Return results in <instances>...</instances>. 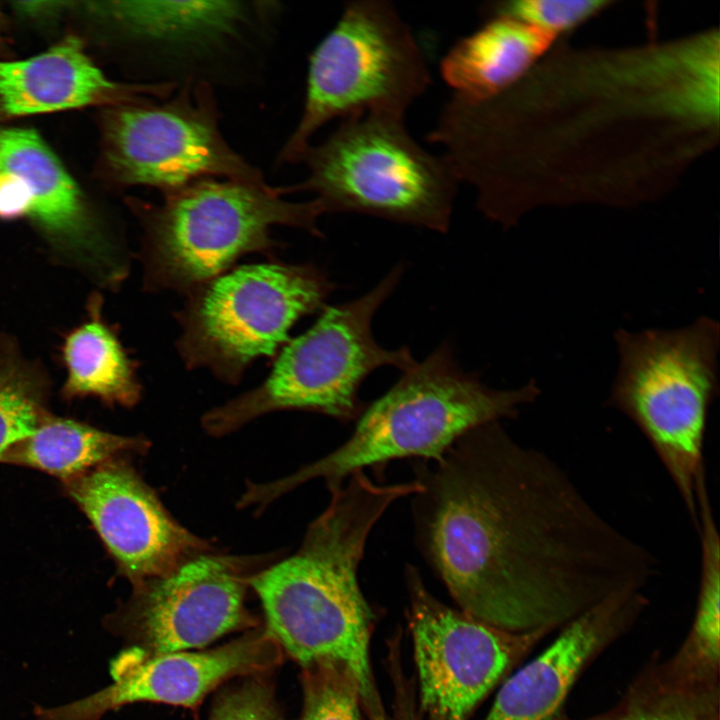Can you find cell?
I'll return each instance as SVG.
<instances>
[{
	"mask_svg": "<svg viewBox=\"0 0 720 720\" xmlns=\"http://www.w3.org/2000/svg\"><path fill=\"white\" fill-rule=\"evenodd\" d=\"M33 204L31 189L24 178L9 172H0V218L15 219L29 216Z\"/></svg>",
	"mask_w": 720,
	"mask_h": 720,
	"instance_id": "cell-28",
	"label": "cell"
},
{
	"mask_svg": "<svg viewBox=\"0 0 720 720\" xmlns=\"http://www.w3.org/2000/svg\"><path fill=\"white\" fill-rule=\"evenodd\" d=\"M255 560L199 555L170 574L134 587L115 618L143 655L203 647L255 619L245 592Z\"/></svg>",
	"mask_w": 720,
	"mask_h": 720,
	"instance_id": "cell-13",
	"label": "cell"
},
{
	"mask_svg": "<svg viewBox=\"0 0 720 720\" xmlns=\"http://www.w3.org/2000/svg\"><path fill=\"white\" fill-rule=\"evenodd\" d=\"M290 193L291 185L206 178L164 194L160 203L131 199L144 234L145 287L188 294L247 253L272 254L280 246L273 226L321 236V203L288 201Z\"/></svg>",
	"mask_w": 720,
	"mask_h": 720,
	"instance_id": "cell-4",
	"label": "cell"
},
{
	"mask_svg": "<svg viewBox=\"0 0 720 720\" xmlns=\"http://www.w3.org/2000/svg\"><path fill=\"white\" fill-rule=\"evenodd\" d=\"M405 577L421 720H469L551 634L493 626L438 600L415 567L408 566Z\"/></svg>",
	"mask_w": 720,
	"mask_h": 720,
	"instance_id": "cell-12",
	"label": "cell"
},
{
	"mask_svg": "<svg viewBox=\"0 0 720 720\" xmlns=\"http://www.w3.org/2000/svg\"><path fill=\"white\" fill-rule=\"evenodd\" d=\"M66 3L54 1H22L14 3L15 8L22 14L29 16L51 15L62 8Z\"/></svg>",
	"mask_w": 720,
	"mask_h": 720,
	"instance_id": "cell-30",
	"label": "cell"
},
{
	"mask_svg": "<svg viewBox=\"0 0 720 720\" xmlns=\"http://www.w3.org/2000/svg\"><path fill=\"white\" fill-rule=\"evenodd\" d=\"M458 40L440 63L454 95L471 101L495 97L516 85L553 49L558 39L505 15L485 18Z\"/></svg>",
	"mask_w": 720,
	"mask_h": 720,
	"instance_id": "cell-18",
	"label": "cell"
},
{
	"mask_svg": "<svg viewBox=\"0 0 720 720\" xmlns=\"http://www.w3.org/2000/svg\"><path fill=\"white\" fill-rule=\"evenodd\" d=\"M429 462L416 466L417 543L458 609L476 619L553 633L656 573L644 546L500 422L466 432Z\"/></svg>",
	"mask_w": 720,
	"mask_h": 720,
	"instance_id": "cell-1",
	"label": "cell"
},
{
	"mask_svg": "<svg viewBox=\"0 0 720 720\" xmlns=\"http://www.w3.org/2000/svg\"><path fill=\"white\" fill-rule=\"evenodd\" d=\"M661 658L653 652L607 710L583 718L565 712L556 720H720V684L678 682L664 671Z\"/></svg>",
	"mask_w": 720,
	"mask_h": 720,
	"instance_id": "cell-23",
	"label": "cell"
},
{
	"mask_svg": "<svg viewBox=\"0 0 720 720\" xmlns=\"http://www.w3.org/2000/svg\"><path fill=\"white\" fill-rule=\"evenodd\" d=\"M334 284L313 265L279 262L228 269L190 293L176 314L177 349L187 368L237 384L260 357H274L289 331L318 310Z\"/></svg>",
	"mask_w": 720,
	"mask_h": 720,
	"instance_id": "cell-10",
	"label": "cell"
},
{
	"mask_svg": "<svg viewBox=\"0 0 720 720\" xmlns=\"http://www.w3.org/2000/svg\"><path fill=\"white\" fill-rule=\"evenodd\" d=\"M216 90L185 83L167 98L109 106L101 119L102 162L118 186L167 194L221 178L266 184L262 171L227 142Z\"/></svg>",
	"mask_w": 720,
	"mask_h": 720,
	"instance_id": "cell-11",
	"label": "cell"
},
{
	"mask_svg": "<svg viewBox=\"0 0 720 720\" xmlns=\"http://www.w3.org/2000/svg\"><path fill=\"white\" fill-rule=\"evenodd\" d=\"M119 573L134 587L166 576L210 545L181 526L123 457L64 482Z\"/></svg>",
	"mask_w": 720,
	"mask_h": 720,
	"instance_id": "cell-14",
	"label": "cell"
},
{
	"mask_svg": "<svg viewBox=\"0 0 720 720\" xmlns=\"http://www.w3.org/2000/svg\"><path fill=\"white\" fill-rule=\"evenodd\" d=\"M0 168L26 180L33 197L29 217L41 228L69 244H94L112 257L111 248L98 238L76 183L36 131H0Z\"/></svg>",
	"mask_w": 720,
	"mask_h": 720,
	"instance_id": "cell-19",
	"label": "cell"
},
{
	"mask_svg": "<svg viewBox=\"0 0 720 720\" xmlns=\"http://www.w3.org/2000/svg\"><path fill=\"white\" fill-rule=\"evenodd\" d=\"M303 705L299 720H364L359 681L340 661L302 668Z\"/></svg>",
	"mask_w": 720,
	"mask_h": 720,
	"instance_id": "cell-24",
	"label": "cell"
},
{
	"mask_svg": "<svg viewBox=\"0 0 720 720\" xmlns=\"http://www.w3.org/2000/svg\"><path fill=\"white\" fill-rule=\"evenodd\" d=\"M89 8L135 46L143 83L215 90L256 83L283 14L278 1H102Z\"/></svg>",
	"mask_w": 720,
	"mask_h": 720,
	"instance_id": "cell-8",
	"label": "cell"
},
{
	"mask_svg": "<svg viewBox=\"0 0 720 720\" xmlns=\"http://www.w3.org/2000/svg\"><path fill=\"white\" fill-rule=\"evenodd\" d=\"M397 265L364 296L323 307L317 321L290 339L265 380L255 389L209 410L202 426L226 435L256 417L276 410H309L349 421L364 409L358 397L363 380L382 366L403 372L415 361L407 347L385 349L373 337L372 318L400 281Z\"/></svg>",
	"mask_w": 720,
	"mask_h": 720,
	"instance_id": "cell-7",
	"label": "cell"
},
{
	"mask_svg": "<svg viewBox=\"0 0 720 720\" xmlns=\"http://www.w3.org/2000/svg\"><path fill=\"white\" fill-rule=\"evenodd\" d=\"M96 312L65 339L64 395L68 398L95 396L109 405L134 406L141 395L136 364Z\"/></svg>",
	"mask_w": 720,
	"mask_h": 720,
	"instance_id": "cell-22",
	"label": "cell"
},
{
	"mask_svg": "<svg viewBox=\"0 0 720 720\" xmlns=\"http://www.w3.org/2000/svg\"><path fill=\"white\" fill-rule=\"evenodd\" d=\"M40 389L28 376L0 365V457L30 435L46 415Z\"/></svg>",
	"mask_w": 720,
	"mask_h": 720,
	"instance_id": "cell-26",
	"label": "cell"
},
{
	"mask_svg": "<svg viewBox=\"0 0 720 720\" xmlns=\"http://www.w3.org/2000/svg\"><path fill=\"white\" fill-rule=\"evenodd\" d=\"M417 481L373 482L364 471L329 488L326 509L300 548L249 577L266 632L301 668L340 661L355 673L364 714L383 707L370 660L376 615L361 591L358 567L374 525L396 500L417 494Z\"/></svg>",
	"mask_w": 720,
	"mask_h": 720,
	"instance_id": "cell-2",
	"label": "cell"
},
{
	"mask_svg": "<svg viewBox=\"0 0 720 720\" xmlns=\"http://www.w3.org/2000/svg\"><path fill=\"white\" fill-rule=\"evenodd\" d=\"M177 88L171 84L110 80L85 53L82 41L73 35L37 56L0 61V111L6 116L164 99Z\"/></svg>",
	"mask_w": 720,
	"mask_h": 720,
	"instance_id": "cell-17",
	"label": "cell"
},
{
	"mask_svg": "<svg viewBox=\"0 0 720 720\" xmlns=\"http://www.w3.org/2000/svg\"><path fill=\"white\" fill-rule=\"evenodd\" d=\"M430 83L422 50L392 3H346L337 23L309 56L301 117L280 149L277 165L301 162L315 133L335 118L363 113L404 116Z\"/></svg>",
	"mask_w": 720,
	"mask_h": 720,
	"instance_id": "cell-9",
	"label": "cell"
},
{
	"mask_svg": "<svg viewBox=\"0 0 720 720\" xmlns=\"http://www.w3.org/2000/svg\"><path fill=\"white\" fill-rule=\"evenodd\" d=\"M282 660V650L266 631H254L216 649L143 655L135 649L114 662L111 685L77 702L43 711L40 720H96L135 702L188 708L237 676L267 672Z\"/></svg>",
	"mask_w": 720,
	"mask_h": 720,
	"instance_id": "cell-15",
	"label": "cell"
},
{
	"mask_svg": "<svg viewBox=\"0 0 720 720\" xmlns=\"http://www.w3.org/2000/svg\"><path fill=\"white\" fill-rule=\"evenodd\" d=\"M148 448L143 437L117 435L46 414L30 435L2 454L0 463L37 469L64 483L128 453L143 454Z\"/></svg>",
	"mask_w": 720,
	"mask_h": 720,
	"instance_id": "cell-21",
	"label": "cell"
},
{
	"mask_svg": "<svg viewBox=\"0 0 720 720\" xmlns=\"http://www.w3.org/2000/svg\"><path fill=\"white\" fill-rule=\"evenodd\" d=\"M301 162L307 177L294 192L315 195L325 213L349 212L428 228L449 229L460 184L443 155L424 149L403 115L363 113L342 119Z\"/></svg>",
	"mask_w": 720,
	"mask_h": 720,
	"instance_id": "cell-6",
	"label": "cell"
},
{
	"mask_svg": "<svg viewBox=\"0 0 720 720\" xmlns=\"http://www.w3.org/2000/svg\"><path fill=\"white\" fill-rule=\"evenodd\" d=\"M648 607L640 589L608 596L565 624L499 686L483 720H556L579 679L632 630Z\"/></svg>",
	"mask_w": 720,
	"mask_h": 720,
	"instance_id": "cell-16",
	"label": "cell"
},
{
	"mask_svg": "<svg viewBox=\"0 0 720 720\" xmlns=\"http://www.w3.org/2000/svg\"><path fill=\"white\" fill-rule=\"evenodd\" d=\"M614 341L618 365L607 403L650 442L697 531L707 419L719 393L720 325L702 315L673 329H618Z\"/></svg>",
	"mask_w": 720,
	"mask_h": 720,
	"instance_id": "cell-5",
	"label": "cell"
},
{
	"mask_svg": "<svg viewBox=\"0 0 720 720\" xmlns=\"http://www.w3.org/2000/svg\"><path fill=\"white\" fill-rule=\"evenodd\" d=\"M370 720H421L415 691L409 686H397L392 690L390 711Z\"/></svg>",
	"mask_w": 720,
	"mask_h": 720,
	"instance_id": "cell-29",
	"label": "cell"
},
{
	"mask_svg": "<svg viewBox=\"0 0 720 720\" xmlns=\"http://www.w3.org/2000/svg\"><path fill=\"white\" fill-rule=\"evenodd\" d=\"M701 567L691 625L679 647L661 659L674 680L709 686L720 684V537L709 493L697 496Z\"/></svg>",
	"mask_w": 720,
	"mask_h": 720,
	"instance_id": "cell-20",
	"label": "cell"
},
{
	"mask_svg": "<svg viewBox=\"0 0 720 720\" xmlns=\"http://www.w3.org/2000/svg\"><path fill=\"white\" fill-rule=\"evenodd\" d=\"M209 720H285L273 695L271 685L259 675L216 699Z\"/></svg>",
	"mask_w": 720,
	"mask_h": 720,
	"instance_id": "cell-27",
	"label": "cell"
},
{
	"mask_svg": "<svg viewBox=\"0 0 720 720\" xmlns=\"http://www.w3.org/2000/svg\"><path fill=\"white\" fill-rule=\"evenodd\" d=\"M2 33H3V18H2V14L0 12V43L3 40Z\"/></svg>",
	"mask_w": 720,
	"mask_h": 720,
	"instance_id": "cell-31",
	"label": "cell"
},
{
	"mask_svg": "<svg viewBox=\"0 0 720 720\" xmlns=\"http://www.w3.org/2000/svg\"><path fill=\"white\" fill-rule=\"evenodd\" d=\"M610 0H511L487 3L485 18L505 15L559 39L605 10Z\"/></svg>",
	"mask_w": 720,
	"mask_h": 720,
	"instance_id": "cell-25",
	"label": "cell"
},
{
	"mask_svg": "<svg viewBox=\"0 0 720 720\" xmlns=\"http://www.w3.org/2000/svg\"><path fill=\"white\" fill-rule=\"evenodd\" d=\"M541 389L534 379L513 389H493L464 372L444 343L363 409L351 436L321 459L281 480L250 484L251 504L264 507L284 493L316 478L328 488L351 474L390 460H438L466 432L514 418L534 402Z\"/></svg>",
	"mask_w": 720,
	"mask_h": 720,
	"instance_id": "cell-3",
	"label": "cell"
}]
</instances>
